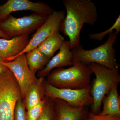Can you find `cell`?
I'll return each instance as SVG.
<instances>
[{
    "mask_svg": "<svg viewBox=\"0 0 120 120\" xmlns=\"http://www.w3.org/2000/svg\"><path fill=\"white\" fill-rule=\"evenodd\" d=\"M66 15L60 30L69 38L71 49L79 45L85 24L94 26L98 19L97 8L91 0H64Z\"/></svg>",
    "mask_w": 120,
    "mask_h": 120,
    "instance_id": "6da1fadb",
    "label": "cell"
},
{
    "mask_svg": "<svg viewBox=\"0 0 120 120\" xmlns=\"http://www.w3.org/2000/svg\"><path fill=\"white\" fill-rule=\"evenodd\" d=\"M93 73L88 65L74 60L70 68H57L50 72L46 82L56 88L79 90L90 85Z\"/></svg>",
    "mask_w": 120,
    "mask_h": 120,
    "instance_id": "7a4b0ae2",
    "label": "cell"
},
{
    "mask_svg": "<svg viewBox=\"0 0 120 120\" xmlns=\"http://www.w3.org/2000/svg\"><path fill=\"white\" fill-rule=\"evenodd\" d=\"M118 34L114 31L110 33L105 42L92 49H84L79 44L71 49L74 60L86 65L94 63L108 68H118L114 48Z\"/></svg>",
    "mask_w": 120,
    "mask_h": 120,
    "instance_id": "3957f363",
    "label": "cell"
},
{
    "mask_svg": "<svg viewBox=\"0 0 120 120\" xmlns=\"http://www.w3.org/2000/svg\"><path fill=\"white\" fill-rule=\"evenodd\" d=\"M96 78L91 87V95L94 102L91 112L98 114L100 112L102 101L113 87L120 83V75L118 68L110 69L98 64L92 63L88 65Z\"/></svg>",
    "mask_w": 120,
    "mask_h": 120,
    "instance_id": "277c9868",
    "label": "cell"
},
{
    "mask_svg": "<svg viewBox=\"0 0 120 120\" xmlns=\"http://www.w3.org/2000/svg\"><path fill=\"white\" fill-rule=\"evenodd\" d=\"M21 98L19 86L8 69L0 75V120H14L16 105Z\"/></svg>",
    "mask_w": 120,
    "mask_h": 120,
    "instance_id": "5b68a950",
    "label": "cell"
},
{
    "mask_svg": "<svg viewBox=\"0 0 120 120\" xmlns=\"http://www.w3.org/2000/svg\"><path fill=\"white\" fill-rule=\"evenodd\" d=\"M48 16L34 13L27 16L16 18L10 15L0 22V30L9 39L29 35L38 30Z\"/></svg>",
    "mask_w": 120,
    "mask_h": 120,
    "instance_id": "8992f818",
    "label": "cell"
},
{
    "mask_svg": "<svg viewBox=\"0 0 120 120\" xmlns=\"http://www.w3.org/2000/svg\"><path fill=\"white\" fill-rule=\"evenodd\" d=\"M91 85L81 89L74 90L54 87L45 80L43 88L44 94L53 99H58L66 102L75 108H82L92 105L93 97L91 95Z\"/></svg>",
    "mask_w": 120,
    "mask_h": 120,
    "instance_id": "52a82bcc",
    "label": "cell"
},
{
    "mask_svg": "<svg viewBox=\"0 0 120 120\" xmlns=\"http://www.w3.org/2000/svg\"><path fill=\"white\" fill-rule=\"evenodd\" d=\"M65 15L64 11H54L37 30L32 38L29 40L26 48L14 59L17 56L27 53L31 50L38 48L48 37L54 33L60 32L61 24Z\"/></svg>",
    "mask_w": 120,
    "mask_h": 120,
    "instance_id": "ba28073f",
    "label": "cell"
},
{
    "mask_svg": "<svg viewBox=\"0 0 120 120\" xmlns=\"http://www.w3.org/2000/svg\"><path fill=\"white\" fill-rule=\"evenodd\" d=\"M4 64L15 76L20 88L22 98L24 99L30 86L38 79L29 68L26 54L17 56L13 60L4 62Z\"/></svg>",
    "mask_w": 120,
    "mask_h": 120,
    "instance_id": "9c48e42d",
    "label": "cell"
},
{
    "mask_svg": "<svg viewBox=\"0 0 120 120\" xmlns=\"http://www.w3.org/2000/svg\"><path fill=\"white\" fill-rule=\"evenodd\" d=\"M23 11H31L34 13L47 16L54 11L51 7L43 2H33L28 0H8L0 5V22L12 12Z\"/></svg>",
    "mask_w": 120,
    "mask_h": 120,
    "instance_id": "30bf717a",
    "label": "cell"
},
{
    "mask_svg": "<svg viewBox=\"0 0 120 120\" xmlns=\"http://www.w3.org/2000/svg\"><path fill=\"white\" fill-rule=\"evenodd\" d=\"M71 49L69 41H65L58 53L49 61L43 70L39 71V77L45 78L53 69L72 66L74 60Z\"/></svg>",
    "mask_w": 120,
    "mask_h": 120,
    "instance_id": "8fae6325",
    "label": "cell"
},
{
    "mask_svg": "<svg viewBox=\"0 0 120 120\" xmlns=\"http://www.w3.org/2000/svg\"><path fill=\"white\" fill-rule=\"evenodd\" d=\"M29 40V35L9 39L0 38V54L5 62L12 60L26 48Z\"/></svg>",
    "mask_w": 120,
    "mask_h": 120,
    "instance_id": "7c38bea8",
    "label": "cell"
},
{
    "mask_svg": "<svg viewBox=\"0 0 120 120\" xmlns=\"http://www.w3.org/2000/svg\"><path fill=\"white\" fill-rule=\"evenodd\" d=\"M53 99L56 120H83L89 112L86 107L75 108L61 99Z\"/></svg>",
    "mask_w": 120,
    "mask_h": 120,
    "instance_id": "4fadbf2b",
    "label": "cell"
},
{
    "mask_svg": "<svg viewBox=\"0 0 120 120\" xmlns=\"http://www.w3.org/2000/svg\"><path fill=\"white\" fill-rule=\"evenodd\" d=\"M118 86L113 87L102 101L103 109L99 115L114 117H120V97L117 91Z\"/></svg>",
    "mask_w": 120,
    "mask_h": 120,
    "instance_id": "5bb4252c",
    "label": "cell"
},
{
    "mask_svg": "<svg viewBox=\"0 0 120 120\" xmlns=\"http://www.w3.org/2000/svg\"><path fill=\"white\" fill-rule=\"evenodd\" d=\"M45 80L44 77H39L28 88L23 101L27 110L38 104L45 98L43 88Z\"/></svg>",
    "mask_w": 120,
    "mask_h": 120,
    "instance_id": "9a60e30c",
    "label": "cell"
},
{
    "mask_svg": "<svg viewBox=\"0 0 120 120\" xmlns=\"http://www.w3.org/2000/svg\"><path fill=\"white\" fill-rule=\"evenodd\" d=\"M65 41L64 38L60 32H56L48 37L38 48L50 60L56 51L60 49Z\"/></svg>",
    "mask_w": 120,
    "mask_h": 120,
    "instance_id": "2e32d148",
    "label": "cell"
},
{
    "mask_svg": "<svg viewBox=\"0 0 120 120\" xmlns=\"http://www.w3.org/2000/svg\"><path fill=\"white\" fill-rule=\"evenodd\" d=\"M26 59L30 70L34 74L45 68L49 59L46 57L38 48L26 54Z\"/></svg>",
    "mask_w": 120,
    "mask_h": 120,
    "instance_id": "e0dca14e",
    "label": "cell"
},
{
    "mask_svg": "<svg viewBox=\"0 0 120 120\" xmlns=\"http://www.w3.org/2000/svg\"><path fill=\"white\" fill-rule=\"evenodd\" d=\"M47 99L45 96L41 102L27 110L26 120H37L39 118L45 109Z\"/></svg>",
    "mask_w": 120,
    "mask_h": 120,
    "instance_id": "ac0fdd59",
    "label": "cell"
},
{
    "mask_svg": "<svg viewBox=\"0 0 120 120\" xmlns=\"http://www.w3.org/2000/svg\"><path fill=\"white\" fill-rule=\"evenodd\" d=\"M47 97V102L43 112L37 120H56L53 99Z\"/></svg>",
    "mask_w": 120,
    "mask_h": 120,
    "instance_id": "d6986e66",
    "label": "cell"
},
{
    "mask_svg": "<svg viewBox=\"0 0 120 120\" xmlns=\"http://www.w3.org/2000/svg\"><path fill=\"white\" fill-rule=\"evenodd\" d=\"M114 30L117 34H119L120 31V15H119L116 22L111 27L105 31L100 33L91 34H89V37L90 39L94 41H101L105 38L106 35L109 34L113 32Z\"/></svg>",
    "mask_w": 120,
    "mask_h": 120,
    "instance_id": "ffe728a7",
    "label": "cell"
},
{
    "mask_svg": "<svg viewBox=\"0 0 120 120\" xmlns=\"http://www.w3.org/2000/svg\"><path fill=\"white\" fill-rule=\"evenodd\" d=\"M22 98L17 101L15 107L14 120H26V112Z\"/></svg>",
    "mask_w": 120,
    "mask_h": 120,
    "instance_id": "44dd1931",
    "label": "cell"
},
{
    "mask_svg": "<svg viewBox=\"0 0 120 120\" xmlns=\"http://www.w3.org/2000/svg\"><path fill=\"white\" fill-rule=\"evenodd\" d=\"M83 120H120V117H114L108 116H101L89 112Z\"/></svg>",
    "mask_w": 120,
    "mask_h": 120,
    "instance_id": "7402d4cb",
    "label": "cell"
},
{
    "mask_svg": "<svg viewBox=\"0 0 120 120\" xmlns=\"http://www.w3.org/2000/svg\"><path fill=\"white\" fill-rule=\"evenodd\" d=\"M4 60L0 54V75L8 71L9 69L4 64Z\"/></svg>",
    "mask_w": 120,
    "mask_h": 120,
    "instance_id": "603a6c76",
    "label": "cell"
},
{
    "mask_svg": "<svg viewBox=\"0 0 120 120\" xmlns=\"http://www.w3.org/2000/svg\"><path fill=\"white\" fill-rule=\"evenodd\" d=\"M0 37L3 38L9 39V38L5 34L0 30Z\"/></svg>",
    "mask_w": 120,
    "mask_h": 120,
    "instance_id": "cb8c5ba5",
    "label": "cell"
}]
</instances>
